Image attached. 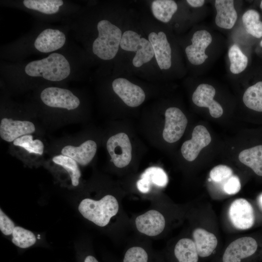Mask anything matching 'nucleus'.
<instances>
[{
  "mask_svg": "<svg viewBox=\"0 0 262 262\" xmlns=\"http://www.w3.org/2000/svg\"><path fill=\"white\" fill-rule=\"evenodd\" d=\"M68 45L40 59L3 65L1 75L13 80L51 82L76 76V50Z\"/></svg>",
  "mask_w": 262,
  "mask_h": 262,
  "instance_id": "obj_1",
  "label": "nucleus"
},
{
  "mask_svg": "<svg viewBox=\"0 0 262 262\" xmlns=\"http://www.w3.org/2000/svg\"><path fill=\"white\" fill-rule=\"evenodd\" d=\"M68 40L64 29L41 26L3 49L5 57L18 62L31 54H50L65 48Z\"/></svg>",
  "mask_w": 262,
  "mask_h": 262,
  "instance_id": "obj_2",
  "label": "nucleus"
},
{
  "mask_svg": "<svg viewBox=\"0 0 262 262\" xmlns=\"http://www.w3.org/2000/svg\"><path fill=\"white\" fill-rule=\"evenodd\" d=\"M98 36L92 44V51L102 60H110L116 55L122 38V32L116 25L107 19L97 23Z\"/></svg>",
  "mask_w": 262,
  "mask_h": 262,
  "instance_id": "obj_3",
  "label": "nucleus"
},
{
  "mask_svg": "<svg viewBox=\"0 0 262 262\" xmlns=\"http://www.w3.org/2000/svg\"><path fill=\"white\" fill-rule=\"evenodd\" d=\"M262 260V243L251 236L231 242L213 262H260Z\"/></svg>",
  "mask_w": 262,
  "mask_h": 262,
  "instance_id": "obj_4",
  "label": "nucleus"
},
{
  "mask_svg": "<svg viewBox=\"0 0 262 262\" xmlns=\"http://www.w3.org/2000/svg\"><path fill=\"white\" fill-rule=\"evenodd\" d=\"M79 211L82 216L99 227L107 225L119 210L116 198L107 195L99 200L85 198L80 203Z\"/></svg>",
  "mask_w": 262,
  "mask_h": 262,
  "instance_id": "obj_5",
  "label": "nucleus"
},
{
  "mask_svg": "<svg viewBox=\"0 0 262 262\" xmlns=\"http://www.w3.org/2000/svg\"><path fill=\"white\" fill-rule=\"evenodd\" d=\"M14 6L29 11L37 17L52 20L76 15V6L63 0H23Z\"/></svg>",
  "mask_w": 262,
  "mask_h": 262,
  "instance_id": "obj_6",
  "label": "nucleus"
},
{
  "mask_svg": "<svg viewBox=\"0 0 262 262\" xmlns=\"http://www.w3.org/2000/svg\"><path fill=\"white\" fill-rule=\"evenodd\" d=\"M120 46L123 50L136 52L132 60L133 66L136 67L150 61L154 55L149 40L141 37L132 31L128 30L123 33Z\"/></svg>",
  "mask_w": 262,
  "mask_h": 262,
  "instance_id": "obj_7",
  "label": "nucleus"
},
{
  "mask_svg": "<svg viewBox=\"0 0 262 262\" xmlns=\"http://www.w3.org/2000/svg\"><path fill=\"white\" fill-rule=\"evenodd\" d=\"M41 101L47 106L73 110L80 104L79 98L70 90L56 86H49L40 94Z\"/></svg>",
  "mask_w": 262,
  "mask_h": 262,
  "instance_id": "obj_8",
  "label": "nucleus"
},
{
  "mask_svg": "<svg viewBox=\"0 0 262 262\" xmlns=\"http://www.w3.org/2000/svg\"><path fill=\"white\" fill-rule=\"evenodd\" d=\"M107 149L111 157V161L118 168L128 165L131 160V145L125 133L113 135L107 141Z\"/></svg>",
  "mask_w": 262,
  "mask_h": 262,
  "instance_id": "obj_9",
  "label": "nucleus"
},
{
  "mask_svg": "<svg viewBox=\"0 0 262 262\" xmlns=\"http://www.w3.org/2000/svg\"><path fill=\"white\" fill-rule=\"evenodd\" d=\"M187 123L186 116L180 109L177 107L167 109L163 132L164 140L170 143L178 141L183 135Z\"/></svg>",
  "mask_w": 262,
  "mask_h": 262,
  "instance_id": "obj_10",
  "label": "nucleus"
},
{
  "mask_svg": "<svg viewBox=\"0 0 262 262\" xmlns=\"http://www.w3.org/2000/svg\"><path fill=\"white\" fill-rule=\"evenodd\" d=\"M229 216L233 225L241 230L251 228L255 221L252 205L242 198L235 199L232 202L229 209Z\"/></svg>",
  "mask_w": 262,
  "mask_h": 262,
  "instance_id": "obj_11",
  "label": "nucleus"
},
{
  "mask_svg": "<svg viewBox=\"0 0 262 262\" xmlns=\"http://www.w3.org/2000/svg\"><path fill=\"white\" fill-rule=\"evenodd\" d=\"M213 40L211 33L205 30H198L191 38L192 44L185 48L188 60L193 65H200L208 58L205 50Z\"/></svg>",
  "mask_w": 262,
  "mask_h": 262,
  "instance_id": "obj_12",
  "label": "nucleus"
},
{
  "mask_svg": "<svg viewBox=\"0 0 262 262\" xmlns=\"http://www.w3.org/2000/svg\"><path fill=\"white\" fill-rule=\"evenodd\" d=\"M113 90L128 106L135 107L145 100V93L139 86L124 78H117L112 82Z\"/></svg>",
  "mask_w": 262,
  "mask_h": 262,
  "instance_id": "obj_13",
  "label": "nucleus"
},
{
  "mask_svg": "<svg viewBox=\"0 0 262 262\" xmlns=\"http://www.w3.org/2000/svg\"><path fill=\"white\" fill-rule=\"evenodd\" d=\"M211 137L205 127L198 125L195 127L192 138L184 142L181 147L183 157L187 161L192 162L198 156L201 150L211 142Z\"/></svg>",
  "mask_w": 262,
  "mask_h": 262,
  "instance_id": "obj_14",
  "label": "nucleus"
},
{
  "mask_svg": "<svg viewBox=\"0 0 262 262\" xmlns=\"http://www.w3.org/2000/svg\"><path fill=\"white\" fill-rule=\"evenodd\" d=\"M137 229L146 235L156 236L161 234L165 226L163 214L156 210H150L138 215L135 220Z\"/></svg>",
  "mask_w": 262,
  "mask_h": 262,
  "instance_id": "obj_15",
  "label": "nucleus"
},
{
  "mask_svg": "<svg viewBox=\"0 0 262 262\" xmlns=\"http://www.w3.org/2000/svg\"><path fill=\"white\" fill-rule=\"evenodd\" d=\"M215 93V89L212 85L201 83L194 92L192 100L198 107L208 108L212 117L218 118L222 115L223 110L221 105L213 99Z\"/></svg>",
  "mask_w": 262,
  "mask_h": 262,
  "instance_id": "obj_16",
  "label": "nucleus"
},
{
  "mask_svg": "<svg viewBox=\"0 0 262 262\" xmlns=\"http://www.w3.org/2000/svg\"><path fill=\"white\" fill-rule=\"evenodd\" d=\"M34 124L28 121L14 120L4 118L0 124V136L2 139L8 142H14L16 139L34 132Z\"/></svg>",
  "mask_w": 262,
  "mask_h": 262,
  "instance_id": "obj_17",
  "label": "nucleus"
},
{
  "mask_svg": "<svg viewBox=\"0 0 262 262\" xmlns=\"http://www.w3.org/2000/svg\"><path fill=\"white\" fill-rule=\"evenodd\" d=\"M148 40L153 48L157 64L161 69H168L171 66V49L165 34L151 32Z\"/></svg>",
  "mask_w": 262,
  "mask_h": 262,
  "instance_id": "obj_18",
  "label": "nucleus"
},
{
  "mask_svg": "<svg viewBox=\"0 0 262 262\" xmlns=\"http://www.w3.org/2000/svg\"><path fill=\"white\" fill-rule=\"evenodd\" d=\"M192 235L200 260L211 257L215 253L218 245L215 235L202 228L194 229Z\"/></svg>",
  "mask_w": 262,
  "mask_h": 262,
  "instance_id": "obj_19",
  "label": "nucleus"
},
{
  "mask_svg": "<svg viewBox=\"0 0 262 262\" xmlns=\"http://www.w3.org/2000/svg\"><path fill=\"white\" fill-rule=\"evenodd\" d=\"M97 148L96 143L89 140L79 147L66 146L62 148L61 153L72 158L82 165H86L93 159Z\"/></svg>",
  "mask_w": 262,
  "mask_h": 262,
  "instance_id": "obj_20",
  "label": "nucleus"
},
{
  "mask_svg": "<svg viewBox=\"0 0 262 262\" xmlns=\"http://www.w3.org/2000/svg\"><path fill=\"white\" fill-rule=\"evenodd\" d=\"M215 7L216 15L215 18L216 25L225 29L232 28L237 19V12L232 0H216Z\"/></svg>",
  "mask_w": 262,
  "mask_h": 262,
  "instance_id": "obj_21",
  "label": "nucleus"
},
{
  "mask_svg": "<svg viewBox=\"0 0 262 262\" xmlns=\"http://www.w3.org/2000/svg\"><path fill=\"white\" fill-rule=\"evenodd\" d=\"M168 182V177L164 171L161 168L152 166L147 168L137 182V187L143 193L148 192L151 184L159 187H164Z\"/></svg>",
  "mask_w": 262,
  "mask_h": 262,
  "instance_id": "obj_22",
  "label": "nucleus"
},
{
  "mask_svg": "<svg viewBox=\"0 0 262 262\" xmlns=\"http://www.w3.org/2000/svg\"><path fill=\"white\" fill-rule=\"evenodd\" d=\"M239 161L250 167L259 176H262V145H259L242 151Z\"/></svg>",
  "mask_w": 262,
  "mask_h": 262,
  "instance_id": "obj_23",
  "label": "nucleus"
},
{
  "mask_svg": "<svg viewBox=\"0 0 262 262\" xmlns=\"http://www.w3.org/2000/svg\"><path fill=\"white\" fill-rule=\"evenodd\" d=\"M154 16L164 23L168 22L178 9L176 2L172 0H154L151 6Z\"/></svg>",
  "mask_w": 262,
  "mask_h": 262,
  "instance_id": "obj_24",
  "label": "nucleus"
},
{
  "mask_svg": "<svg viewBox=\"0 0 262 262\" xmlns=\"http://www.w3.org/2000/svg\"><path fill=\"white\" fill-rule=\"evenodd\" d=\"M243 100L248 108L262 112V81L248 87L244 94Z\"/></svg>",
  "mask_w": 262,
  "mask_h": 262,
  "instance_id": "obj_25",
  "label": "nucleus"
},
{
  "mask_svg": "<svg viewBox=\"0 0 262 262\" xmlns=\"http://www.w3.org/2000/svg\"><path fill=\"white\" fill-rule=\"evenodd\" d=\"M258 11L250 9L244 13L242 22L247 33L253 36L260 38L262 37V21Z\"/></svg>",
  "mask_w": 262,
  "mask_h": 262,
  "instance_id": "obj_26",
  "label": "nucleus"
},
{
  "mask_svg": "<svg viewBox=\"0 0 262 262\" xmlns=\"http://www.w3.org/2000/svg\"><path fill=\"white\" fill-rule=\"evenodd\" d=\"M228 56L230 61L229 69L232 73L238 74L245 70L248 58L237 45L234 44L230 47Z\"/></svg>",
  "mask_w": 262,
  "mask_h": 262,
  "instance_id": "obj_27",
  "label": "nucleus"
},
{
  "mask_svg": "<svg viewBox=\"0 0 262 262\" xmlns=\"http://www.w3.org/2000/svg\"><path fill=\"white\" fill-rule=\"evenodd\" d=\"M53 162L65 168L69 173L72 185L77 186L79 183L81 173L77 162L72 158L63 154L54 156Z\"/></svg>",
  "mask_w": 262,
  "mask_h": 262,
  "instance_id": "obj_28",
  "label": "nucleus"
},
{
  "mask_svg": "<svg viewBox=\"0 0 262 262\" xmlns=\"http://www.w3.org/2000/svg\"><path fill=\"white\" fill-rule=\"evenodd\" d=\"M12 236L13 243L22 248L30 247L36 242V237L32 231L19 226L15 227Z\"/></svg>",
  "mask_w": 262,
  "mask_h": 262,
  "instance_id": "obj_29",
  "label": "nucleus"
},
{
  "mask_svg": "<svg viewBox=\"0 0 262 262\" xmlns=\"http://www.w3.org/2000/svg\"><path fill=\"white\" fill-rule=\"evenodd\" d=\"M13 144L24 148L30 153L42 155L44 146L43 142L39 140H33V136L28 134L22 136L16 139Z\"/></svg>",
  "mask_w": 262,
  "mask_h": 262,
  "instance_id": "obj_30",
  "label": "nucleus"
},
{
  "mask_svg": "<svg viewBox=\"0 0 262 262\" xmlns=\"http://www.w3.org/2000/svg\"><path fill=\"white\" fill-rule=\"evenodd\" d=\"M122 262H152L150 254L143 247L132 246L125 252Z\"/></svg>",
  "mask_w": 262,
  "mask_h": 262,
  "instance_id": "obj_31",
  "label": "nucleus"
},
{
  "mask_svg": "<svg viewBox=\"0 0 262 262\" xmlns=\"http://www.w3.org/2000/svg\"><path fill=\"white\" fill-rule=\"evenodd\" d=\"M232 170L226 165H218L214 167L210 172L211 179L216 183L227 180L232 176Z\"/></svg>",
  "mask_w": 262,
  "mask_h": 262,
  "instance_id": "obj_32",
  "label": "nucleus"
},
{
  "mask_svg": "<svg viewBox=\"0 0 262 262\" xmlns=\"http://www.w3.org/2000/svg\"><path fill=\"white\" fill-rule=\"evenodd\" d=\"M241 189V182L239 178L232 175L228 179L223 185L224 192L229 195H234L239 192Z\"/></svg>",
  "mask_w": 262,
  "mask_h": 262,
  "instance_id": "obj_33",
  "label": "nucleus"
},
{
  "mask_svg": "<svg viewBox=\"0 0 262 262\" xmlns=\"http://www.w3.org/2000/svg\"><path fill=\"white\" fill-rule=\"evenodd\" d=\"M15 228L13 221L0 209V229L1 232L5 235H9L13 233Z\"/></svg>",
  "mask_w": 262,
  "mask_h": 262,
  "instance_id": "obj_34",
  "label": "nucleus"
},
{
  "mask_svg": "<svg viewBox=\"0 0 262 262\" xmlns=\"http://www.w3.org/2000/svg\"><path fill=\"white\" fill-rule=\"evenodd\" d=\"M187 2L193 7H200L204 3V0H187Z\"/></svg>",
  "mask_w": 262,
  "mask_h": 262,
  "instance_id": "obj_35",
  "label": "nucleus"
},
{
  "mask_svg": "<svg viewBox=\"0 0 262 262\" xmlns=\"http://www.w3.org/2000/svg\"><path fill=\"white\" fill-rule=\"evenodd\" d=\"M84 262H98V261L93 256L88 255L85 258Z\"/></svg>",
  "mask_w": 262,
  "mask_h": 262,
  "instance_id": "obj_36",
  "label": "nucleus"
},
{
  "mask_svg": "<svg viewBox=\"0 0 262 262\" xmlns=\"http://www.w3.org/2000/svg\"><path fill=\"white\" fill-rule=\"evenodd\" d=\"M258 203L260 207L262 209V194L260 195L258 198Z\"/></svg>",
  "mask_w": 262,
  "mask_h": 262,
  "instance_id": "obj_37",
  "label": "nucleus"
},
{
  "mask_svg": "<svg viewBox=\"0 0 262 262\" xmlns=\"http://www.w3.org/2000/svg\"><path fill=\"white\" fill-rule=\"evenodd\" d=\"M260 7L262 9V0L261 1V4H260Z\"/></svg>",
  "mask_w": 262,
  "mask_h": 262,
  "instance_id": "obj_38",
  "label": "nucleus"
},
{
  "mask_svg": "<svg viewBox=\"0 0 262 262\" xmlns=\"http://www.w3.org/2000/svg\"><path fill=\"white\" fill-rule=\"evenodd\" d=\"M260 46L262 47V40H261L260 42Z\"/></svg>",
  "mask_w": 262,
  "mask_h": 262,
  "instance_id": "obj_39",
  "label": "nucleus"
}]
</instances>
